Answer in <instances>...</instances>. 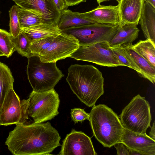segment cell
<instances>
[{
  "mask_svg": "<svg viewBox=\"0 0 155 155\" xmlns=\"http://www.w3.org/2000/svg\"><path fill=\"white\" fill-rule=\"evenodd\" d=\"M16 125L5 142L13 155H49L61 146L59 133L49 122Z\"/></svg>",
  "mask_w": 155,
  "mask_h": 155,
  "instance_id": "1",
  "label": "cell"
},
{
  "mask_svg": "<svg viewBox=\"0 0 155 155\" xmlns=\"http://www.w3.org/2000/svg\"><path fill=\"white\" fill-rule=\"evenodd\" d=\"M66 81L73 93L89 107L95 105L104 93V79L101 72L91 65H71Z\"/></svg>",
  "mask_w": 155,
  "mask_h": 155,
  "instance_id": "2",
  "label": "cell"
},
{
  "mask_svg": "<svg viewBox=\"0 0 155 155\" xmlns=\"http://www.w3.org/2000/svg\"><path fill=\"white\" fill-rule=\"evenodd\" d=\"M89 114L93 135L104 147L110 148L121 142L124 127L112 109L99 104L93 106Z\"/></svg>",
  "mask_w": 155,
  "mask_h": 155,
  "instance_id": "3",
  "label": "cell"
},
{
  "mask_svg": "<svg viewBox=\"0 0 155 155\" xmlns=\"http://www.w3.org/2000/svg\"><path fill=\"white\" fill-rule=\"evenodd\" d=\"M27 58V74L33 91L41 92L54 89L64 76L56 62H43L35 55Z\"/></svg>",
  "mask_w": 155,
  "mask_h": 155,
  "instance_id": "4",
  "label": "cell"
},
{
  "mask_svg": "<svg viewBox=\"0 0 155 155\" xmlns=\"http://www.w3.org/2000/svg\"><path fill=\"white\" fill-rule=\"evenodd\" d=\"M119 117L124 128L134 132L146 133L151 127L152 119L149 103L138 94L123 109Z\"/></svg>",
  "mask_w": 155,
  "mask_h": 155,
  "instance_id": "5",
  "label": "cell"
},
{
  "mask_svg": "<svg viewBox=\"0 0 155 155\" xmlns=\"http://www.w3.org/2000/svg\"><path fill=\"white\" fill-rule=\"evenodd\" d=\"M28 100L29 116L35 123L50 120L59 114L60 100L54 88L41 92L32 91Z\"/></svg>",
  "mask_w": 155,
  "mask_h": 155,
  "instance_id": "6",
  "label": "cell"
},
{
  "mask_svg": "<svg viewBox=\"0 0 155 155\" xmlns=\"http://www.w3.org/2000/svg\"><path fill=\"white\" fill-rule=\"evenodd\" d=\"M120 24L95 23L71 28L62 32L74 36L79 46H86L104 41L109 42L116 34Z\"/></svg>",
  "mask_w": 155,
  "mask_h": 155,
  "instance_id": "7",
  "label": "cell"
},
{
  "mask_svg": "<svg viewBox=\"0 0 155 155\" xmlns=\"http://www.w3.org/2000/svg\"><path fill=\"white\" fill-rule=\"evenodd\" d=\"M69 57L102 66L110 67L121 66L109 42L107 41L87 46H79Z\"/></svg>",
  "mask_w": 155,
  "mask_h": 155,
  "instance_id": "8",
  "label": "cell"
},
{
  "mask_svg": "<svg viewBox=\"0 0 155 155\" xmlns=\"http://www.w3.org/2000/svg\"><path fill=\"white\" fill-rule=\"evenodd\" d=\"M28 100H20L13 87L8 93L1 113V125L25 124L28 119Z\"/></svg>",
  "mask_w": 155,
  "mask_h": 155,
  "instance_id": "9",
  "label": "cell"
},
{
  "mask_svg": "<svg viewBox=\"0 0 155 155\" xmlns=\"http://www.w3.org/2000/svg\"><path fill=\"white\" fill-rule=\"evenodd\" d=\"M79 46L78 40L74 36L62 32L54 37L49 47L38 56L43 62H56L69 57Z\"/></svg>",
  "mask_w": 155,
  "mask_h": 155,
  "instance_id": "10",
  "label": "cell"
},
{
  "mask_svg": "<svg viewBox=\"0 0 155 155\" xmlns=\"http://www.w3.org/2000/svg\"><path fill=\"white\" fill-rule=\"evenodd\" d=\"M61 155H96L91 138L81 131L72 129L63 141Z\"/></svg>",
  "mask_w": 155,
  "mask_h": 155,
  "instance_id": "11",
  "label": "cell"
},
{
  "mask_svg": "<svg viewBox=\"0 0 155 155\" xmlns=\"http://www.w3.org/2000/svg\"><path fill=\"white\" fill-rule=\"evenodd\" d=\"M21 8L35 10L43 15L45 23L58 27L61 12L58 11L53 0H12Z\"/></svg>",
  "mask_w": 155,
  "mask_h": 155,
  "instance_id": "12",
  "label": "cell"
},
{
  "mask_svg": "<svg viewBox=\"0 0 155 155\" xmlns=\"http://www.w3.org/2000/svg\"><path fill=\"white\" fill-rule=\"evenodd\" d=\"M121 142L142 155H155V140L146 133L134 132L124 128Z\"/></svg>",
  "mask_w": 155,
  "mask_h": 155,
  "instance_id": "13",
  "label": "cell"
},
{
  "mask_svg": "<svg viewBox=\"0 0 155 155\" xmlns=\"http://www.w3.org/2000/svg\"><path fill=\"white\" fill-rule=\"evenodd\" d=\"M80 15L96 23L117 25L120 22L118 5L105 6L99 4L97 8L91 11L80 13Z\"/></svg>",
  "mask_w": 155,
  "mask_h": 155,
  "instance_id": "14",
  "label": "cell"
},
{
  "mask_svg": "<svg viewBox=\"0 0 155 155\" xmlns=\"http://www.w3.org/2000/svg\"><path fill=\"white\" fill-rule=\"evenodd\" d=\"M118 7L120 18V25L139 24L145 0H119Z\"/></svg>",
  "mask_w": 155,
  "mask_h": 155,
  "instance_id": "15",
  "label": "cell"
},
{
  "mask_svg": "<svg viewBox=\"0 0 155 155\" xmlns=\"http://www.w3.org/2000/svg\"><path fill=\"white\" fill-rule=\"evenodd\" d=\"M139 31L137 25H120L116 34L109 42V45L111 47L132 45L133 42L138 38Z\"/></svg>",
  "mask_w": 155,
  "mask_h": 155,
  "instance_id": "16",
  "label": "cell"
},
{
  "mask_svg": "<svg viewBox=\"0 0 155 155\" xmlns=\"http://www.w3.org/2000/svg\"><path fill=\"white\" fill-rule=\"evenodd\" d=\"M139 23L145 38L155 45V8L146 2Z\"/></svg>",
  "mask_w": 155,
  "mask_h": 155,
  "instance_id": "17",
  "label": "cell"
},
{
  "mask_svg": "<svg viewBox=\"0 0 155 155\" xmlns=\"http://www.w3.org/2000/svg\"><path fill=\"white\" fill-rule=\"evenodd\" d=\"M31 41L49 37H55L62 33L57 26L41 23L26 27L20 28Z\"/></svg>",
  "mask_w": 155,
  "mask_h": 155,
  "instance_id": "18",
  "label": "cell"
},
{
  "mask_svg": "<svg viewBox=\"0 0 155 155\" xmlns=\"http://www.w3.org/2000/svg\"><path fill=\"white\" fill-rule=\"evenodd\" d=\"M96 22L84 18L80 13L65 9L61 12L58 27L61 30Z\"/></svg>",
  "mask_w": 155,
  "mask_h": 155,
  "instance_id": "19",
  "label": "cell"
},
{
  "mask_svg": "<svg viewBox=\"0 0 155 155\" xmlns=\"http://www.w3.org/2000/svg\"><path fill=\"white\" fill-rule=\"evenodd\" d=\"M124 50L131 57L140 69L141 77L148 80L153 84L155 83V68L136 52L131 46L122 45Z\"/></svg>",
  "mask_w": 155,
  "mask_h": 155,
  "instance_id": "20",
  "label": "cell"
},
{
  "mask_svg": "<svg viewBox=\"0 0 155 155\" xmlns=\"http://www.w3.org/2000/svg\"><path fill=\"white\" fill-rule=\"evenodd\" d=\"M14 81L10 68L0 61V117L5 98L9 90L13 87Z\"/></svg>",
  "mask_w": 155,
  "mask_h": 155,
  "instance_id": "21",
  "label": "cell"
},
{
  "mask_svg": "<svg viewBox=\"0 0 155 155\" xmlns=\"http://www.w3.org/2000/svg\"><path fill=\"white\" fill-rule=\"evenodd\" d=\"M18 17L20 28L45 23L43 14L37 10L26 9L19 7Z\"/></svg>",
  "mask_w": 155,
  "mask_h": 155,
  "instance_id": "22",
  "label": "cell"
},
{
  "mask_svg": "<svg viewBox=\"0 0 155 155\" xmlns=\"http://www.w3.org/2000/svg\"><path fill=\"white\" fill-rule=\"evenodd\" d=\"M132 48L155 68V45L146 39L140 40L133 45Z\"/></svg>",
  "mask_w": 155,
  "mask_h": 155,
  "instance_id": "23",
  "label": "cell"
},
{
  "mask_svg": "<svg viewBox=\"0 0 155 155\" xmlns=\"http://www.w3.org/2000/svg\"><path fill=\"white\" fill-rule=\"evenodd\" d=\"M12 41L15 50L22 56L28 58L34 55L31 50V41L21 30L17 37H14L12 36Z\"/></svg>",
  "mask_w": 155,
  "mask_h": 155,
  "instance_id": "24",
  "label": "cell"
},
{
  "mask_svg": "<svg viewBox=\"0 0 155 155\" xmlns=\"http://www.w3.org/2000/svg\"><path fill=\"white\" fill-rule=\"evenodd\" d=\"M121 66H125L134 70L141 77L140 71L131 57L121 46L111 47Z\"/></svg>",
  "mask_w": 155,
  "mask_h": 155,
  "instance_id": "25",
  "label": "cell"
},
{
  "mask_svg": "<svg viewBox=\"0 0 155 155\" xmlns=\"http://www.w3.org/2000/svg\"><path fill=\"white\" fill-rule=\"evenodd\" d=\"M12 36L10 32L0 29V51L7 58L10 57L16 51L12 41Z\"/></svg>",
  "mask_w": 155,
  "mask_h": 155,
  "instance_id": "26",
  "label": "cell"
},
{
  "mask_svg": "<svg viewBox=\"0 0 155 155\" xmlns=\"http://www.w3.org/2000/svg\"><path fill=\"white\" fill-rule=\"evenodd\" d=\"M19 7L18 6L13 5L9 11L10 33L14 37H17L21 31L18 17Z\"/></svg>",
  "mask_w": 155,
  "mask_h": 155,
  "instance_id": "27",
  "label": "cell"
},
{
  "mask_svg": "<svg viewBox=\"0 0 155 155\" xmlns=\"http://www.w3.org/2000/svg\"><path fill=\"white\" fill-rule=\"evenodd\" d=\"M55 37L43 38L31 42V50L34 55L39 56L50 46Z\"/></svg>",
  "mask_w": 155,
  "mask_h": 155,
  "instance_id": "28",
  "label": "cell"
},
{
  "mask_svg": "<svg viewBox=\"0 0 155 155\" xmlns=\"http://www.w3.org/2000/svg\"><path fill=\"white\" fill-rule=\"evenodd\" d=\"M71 117L75 124L78 122H83L84 120H90L89 114L86 113L83 109L74 108L71 109Z\"/></svg>",
  "mask_w": 155,
  "mask_h": 155,
  "instance_id": "29",
  "label": "cell"
},
{
  "mask_svg": "<svg viewBox=\"0 0 155 155\" xmlns=\"http://www.w3.org/2000/svg\"><path fill=\"white\" fill-rule=\"evenodd\" d=\"M114 146L116 149L117 155H130V149L121 142L115 144Z\"/></svg>",
  "mask_w": 155,
  "mask_h": 155,
  "instance_id": "30",
  "label": "cell"
},
{
  "mask_svg": "<svg viewBox=\"0 0 155 155\" xmlns=\"http://www.w3.org/2000/svg\"><path fill=\"white\" fill-rule=\"evenodd\" d=\"M54 3L58 11L61 12L66 9L68 6L64 0H53Z\"/></svg>",
  "mask_w": 155,
  "mask_h": 155,
  "instance_id": "31",
  "label": "cell"
},
{
  "mask_svg": "<svg viewBox=\"0 0 155 155\" xmlns=\"http://www.w3.org/2000/svg\"><path fill=\"white\" fill-rule=\"evenodd\" d=\"M68 6L75 5L82 2H86V0H64Z\"/></svg>",
  "mask_w": 155,
  "mask_h": 155,
  "instance_id": "32",
  "label": "cell"
},
{
  "mask_svg": "<svg viewBox=\"0 0 155 155\" xmlns=\"http://www.w3.org/2000/svg\"><path fill=\"white\" fill-rule=\"evenodd\" d=\"M149 133V135L151 138L155 140V121L153 122L152 127Z\"/></svg>",
  "mask_w": 155,
  "mask_h": 155,
  "instance_id": "33",
  "label": "cell"
},
{
  "mask_svg": "<svg viewBox=\"0 0 155 155\" xmlns=\"http://www.w3.org/2000/svg\"><path fill=\"white\" fill-rule=\"evenodd\" d=\"M142 155V154L139 152L130 149V155Z\"/></svg>",
  "mask_w": 155,
  "mask_h": 155,
  "instance_id": "34",
  "label": "cell"
},
{
  "mask_svg": "<svg viewBox=\"0 0 155 155\" xmlns=\"http://www.w3.org/2000/svg\"><path fill=\"white\" fill-rule=\"evenodd\" d=\"M145 2L148 3L155 8V0H145Z\"/></svg>",
  "mask_w": 155,
  "mask_h": 155,
  "instance_id": "35",
  "label": "cell"
},
{
  "mask_svg": "<svg viewBox=\"0 0 155 155\" xmlns=\"http://www.w3.org/2000/svg\"><path fill=\"white\" fill-rule=\"evenodd\" d=\"M98 3L99 4H100V3L101 2H106L107 1H110V0H96ZM117 1L118 2L119 0H114Z\"/></svg>",
  "mask_w": 155,
  "mask_h": 155,
  "instance_id": "36",
  "label": "cell"
},
{
  "mask_svg": "<svg viewBox=\"0 0 155 155\" xmlns=\"http://www.w3.org/2000/svg\"><path fill=\"white\" fill-rule=\"evenodd\" d=\"M2 56H4V54L0 51V57Z\"/></svg>",
  "mask_w": 155,
  "mask_h": 155,
  "instance_id": "37",
  "label": "cell"
},
{
  "mask_svg": "<svg viewBox=\"0 0 155 155\" xmlns=\"http://www.w3.org/2000/svg\"></svg>",
  "mask_w": 155,
  "mask_h": 155,
  "instance_id": "38",
  "label": "cell"
}]
</instances>
